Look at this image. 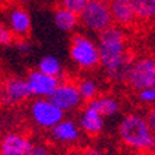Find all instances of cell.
Returning <instances> with one entry per match:
<instances>
[{"instance_id": "6da1fadb", "label": "cell", "mask_w": 155, "mask_h": 155, "mask_svg": "<svg viewBox=\"0 0 155 155\" xmlns=\"http://www.w3.org/2000/svg\"><path fill=\"white\" fill-rule=\"evenodd\" d=\"M99 67L109 81H124L126 71L133 61V54L129 51V39L126 29L117 25H110L98 34Z\"/></svg>"}, {"instance_id": "7a4b0ae2", "label": "cell", "mask_w": 155, "mask_h": 155, "mask_svg": "<svg viewBox=\"0 0 155 155\" xmlns=\"http://www.w3.org/2000/svg\"><path fill=\"white\" fill-rule=\"evenodd\" d=\"M117 137L123 147L140 155H150L155 144V133L147 117L140 113H127L117 126Z\"/></svg>"}, {"instance_id": "3957f363", "label": "cell", "mask_w": 155, "mask_h": 155, "mask_svg": "<svg viewBox=\"0 0 155 155\" xmlns=\"http://www.w3.org/2000/svg\"><path fill=\"white\" fill-rule=\"evenodd\" d=\"M70 59L77 69L91 71L99 67V51L94 39L84 34H74L70 39Z\"/></svg>"}, {"instance_id": "277c9868", "label": "cell", "mask_w": 155, "mask_h": 155, "mask_svg": "<svg viewBox=\"0 0 155 155\" xmlns=\"http://www.w3.org/2000/svg\"><path fill=\"white\" fill-rule=\"evenodd\" d=\"M80 25L87 31L99 34L108 27L113 25L112 14L108 0H88V3L78 13Z\"/></svg>"}, {"instance_id": "5b68a950", "label": "cell", "mask_w": 155, "mask_h": 155, "mask_svg": "<svg viewBox=\"0 0 155 155\" xmlns=\"http://www.w3.org/2000/svg\"><path fill=\"white\" fill-rule=\"evenodd\" d=\"M124 81L134 91L155 87V54H144L133 59L126 71Z\"/></svg>"}, {"instance_id": "8992f818", "label": "cell", "mask_w": 155, "mask_h": 155, "mask_svg": "<svg viewBox=\"0 0 155 155\" xmlns=\"http://www.w3.org/2000/svg\"><path fill=\"white\" fill-rule=\"evenodd\" d=\"M64 115L66 113L49 98H35L29 105L31 122L41 130H51L60 120L64 119Z\"/></svg>"}, {"instance_id": "52a82bcc", "label": "cell", "mask_w": 155, "mask_h": 155, "mask_svg": "<svg viewBox=\"0 0 155 155\" xmlns=\"http://www.w3.org/2000/svg\"><path fill=\"white\" fill-rule=\"evenodd\" d=\"M58 108H60L63 112H73L84 104L77 90V83L73 80H59V84L53 94L49 98Z\"/></svg>"}, {"instance_id": "ba28073f", "label": "cell", "mask_w": 155, "mask_h": 155, "mask_svg": "<svg viewBox=\"0 0 155 155\" xmlns=\"http://www.w3.org/2000/svg\"><path fill=\"white\" fill-rule=\"evenodd\" d=\"M28 98H31L28 84L25 78L21 77H7L3 80L0 85V102L7 106H14V105L25 102Z\"/></svg>"}, {"instance_id": "9c48e42d", "label": "cell", "mask_w": 155, "mask_h": 155, "mask_svg": "<svg viewBox=\"0 0 155 155\" xmlns=\"http://www.w3.org/2000/svg\"><path fill=\"white\" fill-rule=\"evenodd\" d=\"M34 141L22 131H8L0 140V155H31Z\"/></svg>"}, {"instance_id": "30bf717a", "label": "cell", "mask_w": 155, "mask_h": 155, "mask_svg": "<svg viewBox=\"0 0 155 155\" xmlns=\"http://www.w3.org/2000/svg\"><path fill=\"white\" fill-rule=\"evenodd\" d=\"M59 80L60 78L48 76L38 69L31 70L25 77L31 97L34 98H51V95L58 87Z\"/></svg>"}, {"instance_id": "8fae6325", "label": "cell", "mask_w": 155, "mask_h": 155, "mask_svg": "<svg viewBox=\"0 0 155 155\" xmlns=\"http://www.w3.org/2000/svg\"><path fill=\"white\" fill-rule=\"evenodd\" d=\"M108 2L113 25H117L123 29L133 28L136 25L138 18L130 0H108Z\"/></svg>"}, {"instance_id": "7c38bea8", "label": "cell", "mask_w": 155, "mask_h": 155, "mask_svg": "<svg viewBox=\"0 0 155 155\" xmlns=\"http://www.w3.org/2000/svg\"><path fill=\"white\" fill-rule=\"evenodd\" d=\"M78 127L81 133L90 137H97L105 129V117L101 113H98L94 108H91L90 105H85L80 113Z\"/></svg>"}, {"instance_id": "4fadbf2b", "label": "cell", "mask_w": 155, "mask_h": 155, "mask_svg": "<svg viewBox=\"0 0 155 155\" xmlns=\"http://www.w3.org/2000/svg\"><path fill=\"white\" fill-rule=\"evenodd\" d=\"M49 131H51L52 140L59 144H76L81 138V130L78 127V123L74 122L73 119L60 120Z\"/></svg>"}, {"instance_id": "5bb4252c", "label": "cell", "mask_w": 155, "mask_h": 155, "mask_svg": "<svg viewBox=\"0 0 155 155\" xmlns=\"http://www.w3.org/2000/svg\"><path fill=\"white\" fill-rule=\"evenodd\" d=\"M8 29L15 39L28 38L31 32V17L22 7H15L8 14Z\"/></svg>"}, {"instance_id": "9a60e30c", "label": "cell", "mask_w": 155, "mask_h": 155, "mask_svg": "<svg viewBox=\"0 0 155 155\" xmlns=\"http://www.w3.org/2000/svg\"><path fill=\"white\" fill-rule=\"evenodd\" d=\"M87 105L94 108L104 117H112V116H116L122 110V104H120L119 98L109 94H99L95 99H92Z\"/></svg>"}, {"instance_id": "2e32d148", "label": "cell", "mask_w": 155, "mask_h": 155, "mask_svg": "<svg viewBox=\"0 0 155 155\" xmlns=\"http://www.w3.org/2000/svg\"><path fill=\"white\" fill-rule=\"evenodd\" d=\"M53 20L56 27L63 32H73L80 25L78 14L69 8L61 7L59 4L53 10Z\"/></svg>"}, {"instance_id": "e0dca14e", "label": "cell", "mask_w": 155, "mask_h": 155, "mask_svg": "<svg viewBox=\"0 0 155 155\" xmlns=\"http://www.w3.org/2000/svg\"><path fill=\"white\" fill-rule=\"evenodd\" d=\"M138 21H155V0H130Z\"/></svg>"}, {"instance_id": "ac0fdd59", "label": "cell", "mask_w": 155, "mask_h": 155, "mask_svg": "<svg viewBox=\"0 0 155 155\" xmlns=\"http://www.w3.org/2000/svg\"><path fill=\"white\" fill-rule=\"evenodd\" d=\"M77 90H78V94L83 99V102H85V104L91 102L99 95V87H98L97 81L90 78V77L78 80L77 81Z\"/></svg>"}, {"instance_id": "d6986e66", "label": "cell", "mask_w": 155, "mask_h": 155, "mask_svg": "<svg viewBox=\"0 0 155 155\" xmlns=\"http://www.w3.org/2000/svg\"><path fill=\"white\" fill-rule=\"evenodd\" d=\"M38 70L48 76L56 77V78H61L63 77V66H61L60 60L58 58H54L52 54L49 56H43L38 63Z\"/></svg>"}, {"instance_id": "ffe728a7", "label": "cell", "mask_w": 155, "mask_h": 155, "mask_svg": "<svg viewBox=\"0 0 155 155\" xmlns=\"http://www.w3.org/2000/svg\"><path fill=\"white\" fill-rule=\"evenodd\" d=\"M137 101L145 106L155 105V87H147L144 90L137 91Z\"/></svg>"}, {"instance_id": "44dd1931", "label": "cell", "mask_w": 155, "mask_h": 155, "mask_svg": "<svg viewBox=\"0 0 155 155\" xmlns=\"http://www.w3.org/2000/svg\"><path fill=\"white\" fill-rule=\"evenodd\" d=\"M88 3V0H58V4L61 7H66L78 14L84 8V6Z\"/></svg>"}, {"instance_id": "7402d4cb", "label": "cell", "mask_w": 155, "mask_h": 155, "mask_svg": "<svg viewBox=\"0 0 155 155\" xmlns=\"http://www.w3.org/2000/svg\"><path fill=\"white\" fill-rule=\"evenodd\" d=\"M13 45H14V48L17 49L18 53L22 54V56H27V54H29L31 53V51H32V45H31V42L28 41V38L14 39Z\"/></svg>"}, {"instance_id": "603a6c76", "label": "cell", "mask_w": 155, "mask_h": 155, "mask_svg": "<svg viewBox=\"0 0 155 155\" xmlns=\"http://www.w3.org/2000/svg\"><path fill=\"white\" fill-rule=\"evenodd\" d=\"M14 36L8 29V27L0 24V46H10L14 42Z\"/></svg>"}, {"instance_id": "cb8c5ba5", "label": "cell", "mask_w": 155, "mask_h": 155, "mask_svg": "<svg viewBox=\"0 0 155 155\" xmlns=\"http://www.w3.org/2000/svg\"><path fill=\"white\" fill-rule=\"evenodd\" d=\"M81 155H112V154L99 147H87L83 150Z\"/></svg>"}, {"instance_id": "d4e9b609", "label": "cell", "mask_w": 155, "mask_h": 155, "mask_svg": "<svg viewBox=\"0 0 155 155\" xmlns=\"http://www.w3.org/2000/svg\"><path fill=\"white\" fill-rule=\"evenodd\" d=\"M31 155H51V150L45 144H36V143H34Z\"/></svg>"}, {"instance_id": "484cf974", "label": "cell", "mask_w": 155, "mask_h": 155, "mask_svg": "<svg viewBox=\"0 0 155 155\" xmlns=\"http://www.w3.org/2000/svg\"><path fill=\"white\" fill-rule=\"evenodd\" d=\"M145 117H147V122H148V124L151 126L152 131L155 133V105L150 108V110L147 112V116H145Z\"/></svg>"}, {"instance_id": "4316f807", "label": "cell", "mask_w": 155, "mask_h": 155, "mask_svg": "<svg viewBox=\"0 0 155 155\" xmlns=\"http://www.w3.org/2000/svg\"><path fill=\"white\" fill-rule=\"evenodd\" d=\"M150 155H155V144H154V147H152V150H151V152H150Z\"/></svg>"}, {"instance_id": "83f0119b", "label": "cell", "mask_w": 155, "mask_h": 155, "mask_svg": "<svg viewBox=\"0 0 155 155\" xmlns=\"http://www.w3.org/2000/svg\"><path fill=\"white\" fill-rule=\"evenodd\" d=\"M0 140H2V137H0Z\"/></svg>"}]
</instances>
